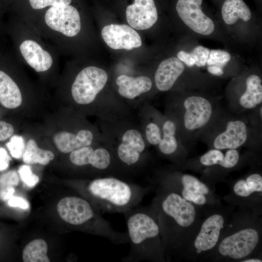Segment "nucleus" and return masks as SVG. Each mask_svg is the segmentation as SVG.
<instances>
[{
    "label": "nucleus",
    "mask_w": 262,
    "mask_h": 262,
    "mask_svg": "<svg viewBox=\"0 0 262 262\" xmlns=\"http://www.w3.org/2000/svg\"><path fill=\"white\" fill-rule=\"evenodd\" d=\"M101 141L112 151L122 172L134 171L144 167L147 143L140 124L131 115L101 120Z\"/></svg>",
    "instance_id": "1"
},
{
    "label": "nucleus",
    "mask_w": 262,
    "mask_h": 262,
    "mask_svg": "<svg viewBox=\"0 0 262 262\" xmlns=\"http://www.w3.org/2000/svg\"><path fill=\"white\" fill-rule=\"evenodd\" d=\"M126 223L130 250L125 262L163 260L164 248L161 229L151 207L132 208L123 213Z\"/></svg>",
    "instance_id": "2"
},
{
    "label": "nucleus",
    "mask_w": 262,
    "mask_h": 262,
    "mask_svg": "<svg viewBox=\"0 0 262 262\" xmlns=\"http://www.w3.org/2000/svg\"><path fill=\"white\" fill-rule=\"evenodd\" d=\"M86 190L98 209L120 213L138 206L147 190L141 185L113 175L91 180Z\"/></svg>",
    "instance_id": "3"
},
{
    "label": "nucleus",
    "mask_w": 262,
    "mask_h": 262,
    "mask_svg": "<svg viewBox=\"0 0 262 262\" xmlns=\"http://www.w3.org/2000/svg\"><path fill=\"white\" fill-rule=\"evenodd\" d=\"M159 223L164 248L175 247L179 229L192 225L196 219L194 205L178 193L163 192L150 207Z\"/></svg>",
    "instance_id": "4"
},
{
    "label": "nucleus",
    "mask_w": 262,
    "mask_h": 262,
    "mask_svg": "<svg viewBox=\"0 0 262 262\" xmlns=\"http://www.w3.org/2000/svg\"><path fill=\"white\" fill-rule=\"evenodd\" d=\"M108 80L107 72L101 68L88 66L76 76L70 89V109L83 115H95L100 120H106L107 115L98 96Z\"/></svg>",
    "instance_id": "5"
},
{
    "label": "nucleus",
    "mask_w": 262,
    "mask_h": 262,
    "mask_svg": "<svg viewBox=\"0 0 262 262\" xmlns=\"http://www.w3.org/2000/svg\"><path fill=\"white\" fill-rule=\"evenodd\" d=\"M67 127L55 132L52 137L53 144L62 153L69 154L80 148L102 142L101 133L98 129L78 113Z\"/></svg>",
    "instance_id": "6"
},
{
    "label": "nucleus",
    "mask_w": 262,
    "mask_h": 262,
    "mask_svg": "<svg viewBox=\"0 0 262 262\" xmlns=\"http://www.w3.org/2000/svg\"><path fill=\"white\" fill-rule=\"evenodd\" d=\"M69 159L75 166H90L104 176L122 173L112 151L102 142L73 151Z\"/></svg>",
    "instance_id": "7"
},
{
    "label": "nucleus",
    "mask_w": 262,
    "mask_h": 262,
    "mask_svg": "<svg viewBox=\"0 0 262 262\" xmlns=\"http://www.w3.org/2000/svg\"><path fill=\"white\" fill-rule=\"evenodd\" d=\"M260 241L257 230L248 228L238 230L222 240L218 247L222 256L233 260H241L249 255Z\"/></svg>",
    "instance_id": "8"
},
{
    "label": "nucleus",
    "mask_w": 262,
    "mask_h": 262,
    "mask_svg": "<svg viewBox=\"0 0 262 262\" xmlns=\"http://www.w3.org/2000/svg\"><path fill=\"white\" fill-rule=\"evenodd\" d=\"M44 20L51 30L67 37L77 35L81 28L80 14L73 6L57 4L46 11Z\"/></svg>",
    "instance_id": "9"
},
{
    "label": "nucleus",
    "mask_w": 262,
    "mask_h": 262,
    "mask_svg": "<svg viewBox=\"0 0 262 262\" xmlns=\"http://www.w3.org/2000/svg\"><path fill=\"white\" fill-rule=\"evenodd\" d=\"M202 0H178L176 8L183 22L193 32L203 36L211 34L215 29L213 21L203 13Z\"/></svg>",
    "instance_id": "10"
},
{
    "label": "nucleus",
    "mask_w": 262,
    "mask_h": 262,
    "mask_svg": "<svg viewBox=\"0 0 262 262\" xmlns=\"http://www.w3.org/2000/svg\"><path fill=\"white\" fill-rule=\"evenodd\" d=\"M101 36L106 44L114 49L131 50L142 45L139 34L132 27L125 24L106 25L101 31Z\"/></svg>",
    "instance_id": "11"
},
{
    "label": "nucleus",
    "mask_w": 262,
    "mask_h": 262,
    "mask_svg": "<svg viewBox=\"0 0 262 262\" xmlns=\"http://www.w3.org/2000/svg\"><path fill=\"white\" fill-rule=\"evenodd\" d=\"M126 19L132 28L144 30L151 28L158 19L154 0H134L126 10Z\"/></svg>",
    "instance_id": "12"
},
{
    "label": "nucleus",
    "mask_w": 262,
    "mask_h": 262,
    "mask_svg": "<svg viewBox=\"0 0 262 262\" xmlns=\"http://www.w3.org/2000/svg\"><path fill=\"white\" fill-rule=\"evenodd\" d=\"M184 124L187 129L192 131L202 128L210 120L212 107L206 98L199 96L188 97L184 101Z\"/></svg>",
    "instance_id": "13"
},
{
    "label": "nucleus",
    "mask_w": 262,
    "mask_h": 262,
    "mask_svg": "<svg viewBox=\"0 0 262 262\" xmlns=\"http://www.w3.org/2000/svg\"><path fill=\"white\" fill-rule=\"evenodd\" d=\"M224 223L223 216L219 214H213L205 219L193 244L197 253L205 252L215 247Z\"/></svg>",
    "instance_id": "14"
},
{
    "label": "nucleus",
    "mask_w": 262,
    "mask_h": 262,
    "mask_svg": "<svg viewBox=\"0 0 262 262\" xmlns=\"http://www.w3.org/2000/svg\"><path fill=\"white\" fill-rule=\"evenodd\" d=\"M19 49L26 62L36 72H46L52 66L51 55L35 41L26 39L21 43Z\"/></svg>",
    "instance_id": "15"
},
{
    "label": "nucleus",
    "mask_w": 262,
    "mask_h": 262,
    "mask_svg": "<svg viewBox=\"0 0 262 262\" xmlns=\"http://www.w3.org/2000/svg\"><path fill=\"white\" fill-rule=\"evenodd\" d=\"M115 84L119 95L131 103L149 91L152 86V81L148 77H133L125 74L120 75L116 78Z\"/></svg>",
    "instance_id": "16"
},
{
    "label": "nucleus",
    "mask_w": 262,
    "mask_h": 262,
    "mask_svg": "<svg viewBox=\"0 0 262 262\" xmlns=\"http://www.w3.org/2000/svg\"><path fill=\"white\" fill-rule=\"evenodd\" d=\"M185 65L177 57H171L162 61L154 75L157 88L164 92L170 90L183 73Z\"/></svg>",
    "instance_id": "17"
},
{
    "label": "nucleus",
    "mask_w": 262,
    "mask_h": 262,
    "mask_svg": "<svg viewBox=\"0 0 262 262\" xmlns=\"http://www.w3.org/2000/svg\"><path fill=\"white\" fill-rule=\"evenodd\" d=\"M247 130L245 123L241 120L228 123L226 130L219 134L213 143L217 149H236L246 142Z\"/></svg>",
    "instance_id": "18"
},
{
    "label": "nucleus",
    "mask_w": 262,
    "mask_h": 262,
    "mask_svg": "<svg viewBox=\"0 0 262 262\" xmlns=\"http://www.w3.org/2000/svg\"><path fill=\"white\" fill-rule=\"evenodd\" d=\"M24 98L21 88L6 72L0 70V103L9 109L22 108Z\"/></svg>",
    "instance_id": "19"
},
{
    "label": "nucleus",
    "mask_w": 262,
    "mask_h": 262,
    "mask_svg": "<svg viewBox=\"0 0 262 262\" xmlns=\"http://www.w3.org/2000/svg\"><path fill=\"white\" fill-rule=\"evenodd\" d=\"M181 181L183 186L181 196L186 200L198 205H202L207 201L206 195L209 193L207 186L195 177L184 175Z\"/></svg>",
    "instance_id": "20"
},
{
    "label": "nucleus",
    "mask_w": 262,
    "mask_h": 262,
    "mask_svg": "<svg viewBox=\"0 0 262 262\" xmlns=\"http://www.w3.org/2000/svg\"><path fill=\"white\" fill-rule=\"evenodd\" d=\"M221 15L224 22L234 24L239 19L247 22L251 18V12L243 0H226L222 5Z\"/></svg>",
    "instance_id": "21"
},
{
    "label": "nucleus",
    "mask_w": 262,
    "mask_h": 262,
    "mask_svg": "<svg viewBox=\"0 0 262 262\" xmlns=\"http://www.w3.org/2000/svg\"><path fill=\"white\" fill-rule=\"evenodd\" d=\"M54 157L52 151L40 147L34 139L30 138L26 142L22 159L27 164L46 165L54 159Z\"/></svg>",
    "instance_id": "22"
},
{
    "label": "nucleus",
    "mask_w": 262,
    "mask_h": 262,
    "mask_svg": "<svg viewBox=\"0 0 262 262\" xmlns=\"http://www.w3.org/2000/svg\"><path fill=\"white\" fill-rule=\"evenodd\" d=\"M246 90L240 98V104L246 109H252L262 103V80L256 75H251L246 80Z\"/></svg>",
    "instance_id": "23"
},
{
    "label": "nucleus",
    "mask_w": 262,
    "mask_h": 262,
    "mask_svg": "<svg viewBox=\"0 0 262 262\" xmlns=\"http://www.w3.org/2000/svg\"><path fill=\"white\" fill-rule=\"evenodd\" d=\"M48 245L41 239H35L28 243L22 252L24 262H49L47 256Z\"/></svg>",
    "instance_id": "24"
},
{
    "label": "nucleus",
    "mask_w": 262,
    "mask_h": 262,
    "mask_svg": "<svg viewBox=\"0 0 262 262\" xmlns=\"http://www.w3.org/2000/svg\"><path fill=\"white\" fill-rule=\"evenodd\" d=\"M176 131V125L173 121L167 120L164 123L162 139L158 145L162 154L170 155L176 151L178 145L175 137Z\"/></svg>",
    "instance_id": "25"
},
{
    "label": "nucleus",
    "mask_w": 262,
    "mask_h": 262,
    "mask_svg": "<svg viewBox=\"0 0 262 262\" xmlns=\"http://www.w3.org/2000/svg\"><path fill=\"white\" fill-rule=\"evenodd\" d=\"M234 193L241 197H248L254 192H262V177L255 173L249 176L246 180H240L233 186Z\"/></svg>",
    "instance_id": "26"
},
{
    "label": "nucleus",
    "mask_w": 262,
    "mask_h": 262,
    "mask_svg": "<svg viewBox=\"0 0 262 262\" xmlns=\"http://www.w3.org/2000/svg\"><path fill=\"white\" fill-rule=\"evenodd\" d=\"M139 117L140 126L146 143L153 146H158L162 136L160 127L157 123L148 121L140 114Z\"/></svg>",
    "instance_id": "27"
},
{
    "label": "nucleus",
    "mask_w": 262,
    "mask_h": 262,
    "mask_svg": "<svg viewBox=\"0 0 262 262\" xmlns=\"http://www.w3.org/2000/svg\"><path fill=\"white\" fill-rule=\"evenodd\" d=\"M10 155L16 159H22L24 153L26 141L23 137L19 135H13L6 144Z\"/></svg>",
    "instance_id": "28"
},
{
    "label": "nucleus",
    "mask_w": 262,
    "mask_h": 262,
    "mask_svg": "<svg viewBox=\"0 0 262 262\" xmlns=\"http://www.w3.org/2000/svg\"><path fill=\"white\" fill-rule=\"evenodd\" d=\"M229 52L222 49H211L206 64L209 66H218L223 67L231 59Z\"/></svg>",
    "instance_id": "29"
},
{
    "label": "nucleus",
    "mask_w": 262,
    "mask_h": 262,
    "mask_svg": "<svg viewBox=\"0 0 262 262\" xmlns=\"http://www.w3.org/2000/svg\"><path fill=\"white\" fill-rule=\"evenodd\" d=\"M18 173L22 181L29 187H34L39 181V177L34 174L30 166L27 164L20 166Z\"/></svg>",
    "instance_id": "30"
},
{
    "label": "nucleus",
    "mask_w": 262,
    "mask_h": 262,
    "mask_svg": "<svg viewBox=\"0 0 262 262\" xmlns=\"http://www.w3.org/2000/svg\"><path fill=\"white\" fill-rule=\"evenodd\" d=\"M224 155L219 149H212L202 155L201 163L206 166L219 164L223 160Z\"/></svg>",
    "instance_id": "31"
},
{
    "label": "nucleus",
    "mask_w": 262,
    "mask_h": 262,
    "mask_svg": "<svg viewBox=\"0 0 262 262\" xmlns=\"http://www.w3.org/2000/svg\"><path fill=\"white\" fill-rule=\"evenodd\" d=\"M210 51V49L202 46H196L191 52L195 59V65L198 67L206 66Z\"/></svg>",
    "instance_id": "32"
},
{
    "label": "nucleus",
    "mask_w": 262,
    "mask_h": 262,
    "mask_svg": "<svg viewBox=\"0 0 262 262\" xmlns=\"http://www.w3.org/2000/svg\"><path fill=\"white\" fill-rule=\"evenodd\" d=\"M19 184V176L15 170H11L0 175V188L15 187Z\"/></svg>",
    "instance_id": "33"
},
{
    "label": "nucleus",
    "mask_w": 262,
    "mask_h": 262,
    "mask_svg": "<svg viewBox=\"0 0 262 262\" xmlns=\"http://www.w3.org/2000/svg\"><path fill=\"white\" fill-rule=\"evenodd\" d=\"M239 159L238 151L235 149H229L226 152L223 160L219 165L226 168H232L236 165Z\"/></svg>",
    "instance_id": "34"
},
{
    "label": "nucleus",
    "mask_w": 262,
    "mask_h": 262,
    "mask_svg": "<svg viewBox=\"0 0 262 262\" xmlns=\"http://www.w3.org/2000/svg\"><path fill=\"white\" fill-rule=\"evenodd\" d=\"M72 0H29L30 5L33 9H41L48 6L57 4L69 5Z\"/></svg>",
    "instance_id": "35"
},
{
    "label": "nucleus",
    "mask_w": 262,
    "mask_h": 262,
    "mask_svg": "<svg viewBox=\"0 0 262 262\" xmlns=\"http://www.w3.org/2000/svg\"><path fill=\"white\" fill-rule=\"evenodd\" d=\"M13 126L7 122L0 121V141L9 139L14 133Z\"/></svg>",
    "instance_id": "36"
},
{
    "label": "nucleus",
    "mask_w": 262,
    "mask_h": 262,
    "mask_svg": "<svg viewBox=\"0 0 262 262\" xmlns=\"http://www.w3.org/2000/svg\"><path fill=\"white\" fill-rule=\"evenodd\" d=\"M8 204L10 207H19L22 209H28L30 206L25 199L18 196H12L8 200Z\"/></svg>",
    "instance_id": "37"
},
{
    "label": "nucleus",
    "mask_w": 262,
    "mask_h": 262,
    "mask_svg": "<svg viewBox=\"0 0 262 262\" xmlns=\"http://www.w3.org/2000/svg\"><path fill=\"white\" fill-rule=\"evenodd\" d=\"M177 58L188 66H193L195 65V59L191 52L180 50L177 53Z\"/></svg>",
    "instance_id": "38"
},
{
    "label": "nucleus",
    "mask_w": 262,
    "mask_h": 262,
    "mask_svg": "<svg viewBox=\"0 0 262 262\" xmlns=\"http://www.w3.org/2000/svg\"><path fill=\"white\" fill-rule=\"evenodd\" d=\"M11 158L6 150L2 147H0V171L7 169L9 165Z\"/></svg>",
    "instance_id": "39"
},
{
    "label": "nucleus",
    "mask_w": 262,
    "mask_h": 262,
    "mask_svg": "<svg viewBox=\"0 0 262 262\" xmlns=\"http://www.w3.org/2000/svg\"><path fill=\"white\" fill-rule=\"evenodd\" d=\"M15 192V187H5L0 188V199L3 201L8 200Z\"/></svg>",
    "instance_id": "40"
},
{
    "label": "nucleus",
    "mask_w": 262,
    "mask_h": 262,
    "mask_svg": "<svg viewBox=\"0 0 262 262\" xmlns=\"http://www.w3.org/2000/svg\"><path fill=\"white\" fill-rule=\"evenodd\" d=\"M207 70L209 73L216 76H221L224 73L223 67L218 66H209Z\"/></svg>",
    "instance_id": "41"
},
{
    "label": "nucleus",
    "mask_w": 262,
    "mask_h": 262,
    "mask_svg": "<svg viewBox=\"0 0 262 262\" xmlns=\"http://www.w3.org/2000/svg\"><path fill=\"white\" fill-rule=\"evenodd\" d=\"M244 262H262V261L258 259H248L242 261Z\"/></svg>",
    "instance_id": "42"
}]
</instances>
